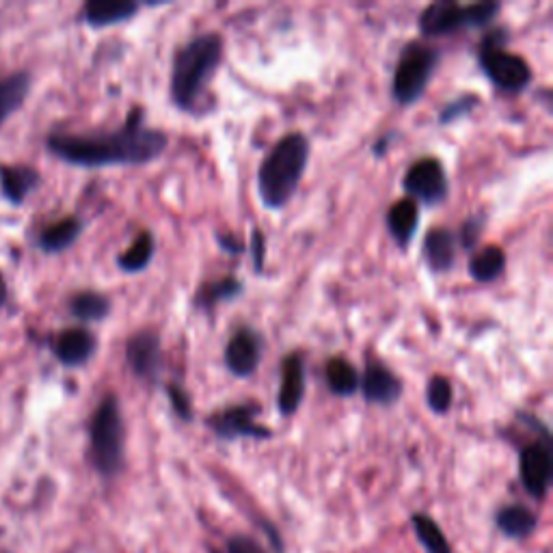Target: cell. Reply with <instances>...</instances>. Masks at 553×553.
I'll return each mask as SVG.
<instances>
[{
    "instance_id": "ba28073f",
    "label": "cell",
    "mask_w": 553,
    "mask_h": 553,
    "mask_svg": "<svg viewBox=\"0 0 553 553\" xmlns=\"http://www.w3.org/2000/svg\"><path fill=\"white\" fill-rule=\"evenodd\" d=\"M404 191L409 199L422 201L426 206H439L448 199L450 182L448 173H445L441 160L428 156L413 163L402 180Z\"/></svg>"
},
{
    "instance_id": "9a60e30c",
    "label": "cell",
    "mask_w": 553,
    "mask_h": 553,
    "mask_svg": "<svg viewBox=\"0 0 553 553\" xmlns=\"http://www.w3.org/2000/svg\"><path fill=\"white\" fill-rule=\"evenodd\" d=\"M52 350H55L57 359L67 368L85 366V363L93 357V353H96V337H93L91 331L80 327L65 329L63 333L57 335Z\"/></svg>"
},
{
    "instance_id": "7402d4cb",
    "label": "cell",
    "mask_w": 553,
    "mask_h": 553,
    "mask_svg": "<svg viewBox=\"0 0 553 553\" xmlns=\"http://www.w3.org/2000/svg\"><path fill=\"white\" fill-rule=\"evenodd\" d=\"M325 381L335 396H353L359 389L361 376L357 368L344 357H333L327 361L325 368Z\"/></svg>"
},
{
    "instance_id": "d6a6232c",
    "label": "cell",
    "mask_w": 553,
    "mask_h": 553,
    "mask_svg": "<svg viewBox=\"0 0 553 553\" xmlns=\"http://www.w3.org/2000/svg\"><path fill=\"white\" fill-rule=\"evenodd\" d=\"M251 249H253V268L255 273L264 271V260H266V238L262 229L255 227L251 232Z\"/></svg>"
},
{
    "instance_id": "83f0119b",
    "label": "cell",
    "mask_w": 553,
    "mask_h": 553,
    "mask_svg": "<svg viewBox=\"0 0 553 553\" xmlns=\"http://www.w3.org/2000/svg\"><path fill=\"white\" fill-rule=\"evenodd\" d=\"M413 530L420 538V543L426 547L428 553H452L448 541H445L443 532L439 530V525L426 517V515H415L413 517Z\"/></svg>"
},
{
    "instance_id": "4dcf8cb0",
    "label": "cell",
    "mask_w": 553,
    "mask_h": 553,
    "mask_svg": "<svg viewBox=\"0 0 553 553\" xmlns=\"http://www.w3.org/2000/svg\"><path fill=\"white\" fill-rule=\"evenodd\" d=\"M167 396L173 411L178 413L182 420H193V404H191V396H188V391L184 387H180L178 383L167 385Z\"/></svg>"
},
{
    "instance_id": "7c38bea8",
    "label": "cell",
    "mask_w": 553,
    "mask_h": 553,
    "mask_svg": "<svg viewBox=\"0 0 553 553\" xmlns=\"http://www.w3.org/2000/svg\"><path fill=\"white\" fill-rule=\"evenodd\" d=\"M553 461L549 450V439L543 443H530L521 452V480L532 497H545L551 484Z\"/></svg>"
},
{
    "instance_id": "5b68a950",
    "label": "cell",
    "mask_w": 553,
    "mask_h": 553,
    "mask_svg": "<svg viewBox=\"0 0 553 553\" xmlns=\"http://www.w3.org/2000/svg\"><path fill=\"white\" fill-rule=\"evenodd\" d=\"M508 37L504 31H495L482 39L478 61L482 72L491 83L504 93H519L532 83V67L523 57L508 52L504 44Z\"/></svg>"
},
{
    "instance_id": "8fae6325",
    "label": "cell",
    "mask_w": 553,
    "mask_h": 553,
    "mask_svg": "<svg viewBox=\"0 0 553 553\" xmlns=\"http://www.w3.org/2000/svg\"><path fill=\"white\" fill-rule=\"evenodd\" d=\"M262 337L251 327H240L225 346V366L238 379H247L260 366Z\"/></svg>"
},
{
    "instance_id": "30bf717a",
    "label": "cell",
    "mask_w": 553,
    "mask_h": 553,
    "mask_svg": "<svg viewBox=\"0 0 553 553\" xmlns=\"http://www.w3.org/2000/svg\"><path fill=\"white\" fill-rule=\"evenodd\" d=\"M128 366L143 381H156L163 370V346L160 335L152 329H143L134 333L126 344Z\"/></svg>"
},
{
    "instance_id": "d6986e66",
    "label": "cell",
    "mask_w": 553,
    "mask_h": 553,
    "mask_svg": "<svg viewBox=\"0 0 553 553\" xmlns=\"http://www.w3.org/2000/svg\"><path fill=\"white\" fill-rule=\"evenodd\" d=\"M39 184V173L24 165H0V191L13 206H20Z\"/></svg>"
},
{
    "instance_id": "f1b7e54d",
    "label": "cell",
    "mask_w": 553,
    "mask_h": 553,
    "mask_svg": "<svg viewBox=\"0 0 553 553\" xmlns=\"http://www.w3.org/2000/svg\"><path fill=\"white\" fill-rule=\"evenodd\" d=\"M426 402L428 407L433 409L435 413L443 415L448 413L452 402H454V387H452V381L448 379V376H433V379L428 381L426 385Z\"/></svg>"
},
{
    "instance_id": "4316f807",
    "label": "cell",
    "mask_w": 553,
    "mask_h": 553,
    "mask_svg": "<svg viewBox=\"0 0 553 553\" xmlns=\"http://www.w3.org/2000/svg\"><path fill=\"white\" fill-rule=\"evenodd\" d=\"M497 528L506 536L523 538L530 536L536 528L534 512L523 506H506L497 512Z\"/></svg>"
},
{
    "instance_id": "6da1fadb",
    "label": "cell",
    "mask_w": 553,
    "mask_h": 553,
    "mask_svg": "<svg viewBox=\"0 0 553 553\" xmlns=\"http://www.w3.org/2000/svg\"><path fill=\"white\" fill-rule=\"evenodd\" d=\"M169 147L167 132L147 128L143 109H132L126 124L113 132L96 134H52L48 150L76 167L147 165Z\"/></svg>"
},
{
    "instance_id": "9c48e42d",
    "label": "cell",
    "mask_w": 553,
    "mask_h": 553,
    "mask_svg": "<svg viewBox=\"0 0 553 553\" xmlns=\"http://www.w3.org/2000/svg\"><path fill=\"white\" fill-rule=\"evenodd\" d=\"M258 404H236L212 415L208 424L221 439H238V437H251V439H271L273 433L266 426H260L255 422L258 415Z\"/></svg>"
},
{
    "instance_id": "836d02e7",
    "label": "cell",
    "mask_w": 553,
    "mask_h": 553,
    "mask_svg": "<svg viewBox=\"0 0 553 553\" xmlns=\"http://www.w3.org/2000/svg\"><path fill=\"white\" fill-rule=\"evenodd\" d=\"M227 551L229 553H266V549L249 536H234L232 541L227 543Z\"/></svg>"
},
{
    "instance_id": "f546056e",
    "label": "cell",
    "mask_w": 553,
    "mask_h": 553,
    "mask_svg": "<svg viewBox=\"0 0 553 553\" xmlns=\"http://www.w3.org/2000/svg\"><path fill=\"white\" fill-rule=\"evenodd\" d=\"M478 104H480L478 96H463V98H458V100H454V102H450L448 106H445V109L439 115V121H441V124H450V121H456V119L469 115L471 111L476 109Z\"/></svg>"
},
{
    "instance_id": "44dd1931",
    "label": "cell",
    "mask_w": 553,
    "mask_h": 553,
    "mask_svg": "<svg viewBox=\"0 0 553 553\" xmlns=\"http://www.w3.org/2000/svg\"><path fill=\"white\" fill-rule=\"evenodd\" d=\"M80 232H83V221L76 217H67L59 223H52L39 234V247L46 253H61L74 245Z\"/></svg>"
},
{
    "instance_id": "2e32d148",
    "label": "cell",
    "mask_w": 553,
    "mask_h": 553,
    "mask_svg": "<svg viewBox=\"0 0 553 553\" xmlns=\"http://www.w3.org/2000/svg\"><path fill=\"white\" fill-rule=\"evenodd\" d=\"M424 260L433 273H448L456 264V236L445 227L430 229L424 238Z\"/></svg>"
},
{
    "instance_id": "d590c367",
    "label": "cell",
    "mask_w": 553,
    "mask_h": 553,
    "mask_svg": "<svg viewBox=\"0 0 553 553\" xmlns=\"http://www.w3.org/2000/svg\"><path fill=\"white\" fill-rule=\"evenodd\" d=\"M389 143H391V139H389V137L379 139V143L374 145V154H376V156H383V154L387 152V145H389Z\"/></svg>"
},
{
    "instance_id": "8992f818",
    "label": "cell",
    "mask_w": 553,
    "mask_h": 553,
    "mask_svg": "<svg viewBox=\"0 0 553 553\" xmlns=\"http://www.w3.org/2000/svg\"><path fill=\"white\" fill-rule=\"evenodd\" d=\"M439 65V50L422 42H413L402 50L396 63L391 96L400 106H411L424 96V91Z\"/></svg>"
},
{
    "instance_id": "ffe728a7",
    "label": "cell",
    "mask_w": 553,
    "mask_h": 553,
    "mask_svg": "<svg viewBox=\"0 0 553 553\" xmlns=\"http://www.w3.org/2000/svg\"><path fill=\"white\" fill-rule=\"evenodd\" d=\"M33 78L29 72H16L0 78V126L29 98Z\"/></svg>"
},
{
    "instance_id": "52a82bcc",
    "label": "cell",
    "mask_w": 553,
    "mask_h": 553,
    "mask_svg": "<svg viewBox=\"0 0 553 553\" xmlns=\"http://www.w3.org/2000/svg\"><path fill=\"white\" fill-rule=\"evenodd\" d=\"M499 9V3L458 5L452 0H439L422 11L420 31L426 37H443L463 29H480L497 16Z\"/></svg>"
},
{
    "instance_id": "5bb4252c",
    "label": "cell",
    "mask_w": 553,
    "mask_h": 553,
    "mask_svg": "<svg viewBox=\"0 0 553 553\" xmlns=\"http://www.w3.org/2000/svg\"><path fill=\"white\" fill-rule=\"evenodd\" d=\"M359 387L363 389V398L381 407H391L402 396V381L381 361L368 363Z\"/></svg>"
},
{
    "instance_id": "1f68e13d",
    "label": "cell",
    "mask_w": 553,
    "mask_h": 553,
    "mask_svg": "<svg viewBox=\"0 0 553 553\" xmlns=\"http://www.w3.org/2000/svg\"><path fill=\"white\" fill-rule=\"evenodd\" d=\"M482 219L480 217H471L463 223L461 227V245L463 249H474L478 245V240L482 236Z\"/></svg>"
},
{
    "instance_id": "4fadbf2b",
    "label": "cell",
    "mask_w": 553,
    "mask_h": 553,
    "mask_svg": "<svg viewBox=\"0 0 553 553\" xmlns=\"http://www.w3.org/2000/svg\"><path fill=\"white\" fill-rule=\"evenodd\" d=\"M305 398V357L301 353H290L281 366V387L277 396V407L281 415H294Z\"/></svg>"
},
{
    "instance_id": "e0dca14e",
    "label": "cell",
    "mask_w": 553,
    "mask_h": 553,
    "mask_svg": "<svg viewBox=\"0 0 553 553\" xmlns=\"http://www.w3.org/2000/svg\"><path fill=\"white\" fill-rule=\"evenodd\" d=\"M139 9L141 7L130 0H91L83 7V20L93 29H104V26L128 22L137 16Z\"/></svg>"
},
{
    "instance_id": "8d00e7d4",
    "label": "cell",
    "mask_w": 553,
    "mask_h": 553,
    "mask_svg": "<svg viewBox=\"0 0 553 553\" xmlns=\"http://www.w3.org/2000/svg\"><path fill=\"white\" fill-rule=\"evenodd\" d=\"M5 303H7V283H5L3 273H0V307H3Z\"/></svg>"
},
{
    "instance_id": "277c9868",
    "label": "cell",
    "mask_w": 553,
    "mask_h": 553,
    "mask_svg": "<svg viewBox=\"0 0 553 553\" xmlns=\"http://www.w3.org/2000/svg\"><path fill=\"white\" fill-rule=\"evenodd\" d=\"M91 461L104 478L117 476L124 467V417L113 394L106 396L93 413L89 426Z\"/></svg>"
},
{
    "instance_id": "3957f363",
    "label": "cell",
    "mask_w": 553,
    "mask_h": 553,
    "mask_svg": "<svg viewBox=\"0 0 553 553\" xmlns=\"http://www.w3.org/2000/svg\"><path fill=\"white\" fill-rule=\"evenodd\" d=\"M309 163V139L303 132L281 137L258 169V195L268 210L290 204Z\"/></svg>"
},
{
    "instance_id": "d4e9b609",
    "label": "cell",
    "mask_w": 553,
    "mask_h": 553,
    "mask_svg": "<svg viewBox=\"0 0 553 553\" xmlns=\"http://www.w3.org/2000/svg\"><path fill=\"white\" fill-rule=\"evenodd\" d=\"M154 249H156L154 236L150 232H141L137 238H134L130 249L119 255L117 264L124 273H130V275L141 273L147 266H150V262L154 258Z\"/></svg>"
},
{
    "instance_id": "cb8c5ba5",
    "label": "cell",
    "mask_w": 553,
    "mask_h": 553,
    "mask_svg": "<svg viewBox=\"0 0 553 553\" xmlns=\"http://www.w3.org/2000/svg\"><path fill=\"white\" fill-rule=\"evenodd\" d=\"M506 271V253L502 247L489 245L478 251L469 262V273L476 281L491 283Z\"/></svg>"
},
{
    "instance_id": "603a6c76",
    "label": "cell",
    "mask_w": 553,
    "mask_h": 553,
    "mask_svg": "<svg viewBox=\"0 0 553 553\" xmlns=\"http://www.w3.org/2000/svg\"><path fill=\"white\" fill-rule=\"evenodd\" d=\"M245 290V286L234 277H223L219 281H210L206 286H201L195 296V307L210 312V309L217 307L223 301H234Z\"/></svg>"
},
{
    "instance_id": "7a4b0ae2",
    "label": "cell",
    "mask_w": 553,
    "mask_h": 553,
    "mask_svg": "<svg viewBox=\"0 0 553 553\" xmlns=\"http://www.w3.org/2000/svg\"><path fill=\"white\" fill-rule=\"evenodd\" d=\"M223 61L219 33H201L186 42L173 57L169 96L180 111H193L201 93Z\"/></svg>"
},
{
    "instance_id": "484cf974",
    "label": "cell",
    "mask_w": 553,
    "mask_h": 553,
    "mask_svg": "<svg viewBox=\"0 0 553 553\" xmlns=\"http://www.w3.org/2000/svg\"><path fill=\"white\" fill-rule=\"evenodd\" d=\"M70 312L85 322H98L111 314V299L100 292H78L70 301Z\"/></svg>"
},
{
    "instance_id": "e575fe53",
    "label": "cell",
    "mask_w": 553,
    "mask_h": 553,
    "mask_svg": "<svg viewBox=\"0 0 553 553\" xmlns=\"http://www.w3.org/2000/svg\"><path fill=\"white\" fill-rule=\"evenodd\" d=\"M219 245L229 253H240L242 251V240L236 238V236H229V234L219 236Z\"/></svg>"
},
{
    "instance_id": "ac0fdd59",
    "label": "cell",
    "mask_w": 553,
    "mask_h": 553,
    "mask_svg": "<svg viewBox=\"0 0 553 553\" xmlns=\"http://www.w3.org/2000/svg\"><path fill=\"white\" fill-rule=\"evenodd\" d=\"M420 225V206L417 201L404 197L396 201L387 212V229L400 249H407Z\"/></svg>"
}]
</instances>
